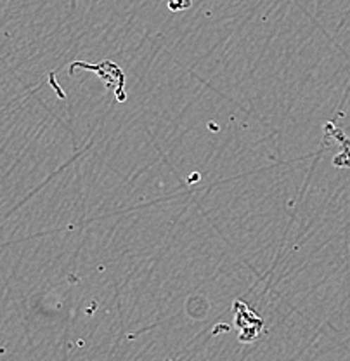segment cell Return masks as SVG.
Instances as JSON below:
<instances>
[{
  "instance_id": "1",
  "label": "cell",
  "mask_w": 350,
  "mask_h": 361,
  "mask_svg": "<svg viewBox=\"0 0 350 361\" xmlns=\"http://www.w3.org/2000/svg\"><path fill=\"white\" fill-rule=\"evenodd\" d=\"M191 4H193V0H168V7L175 13L187 9V7H191Z\"/></svg>"
}]
</instances>
